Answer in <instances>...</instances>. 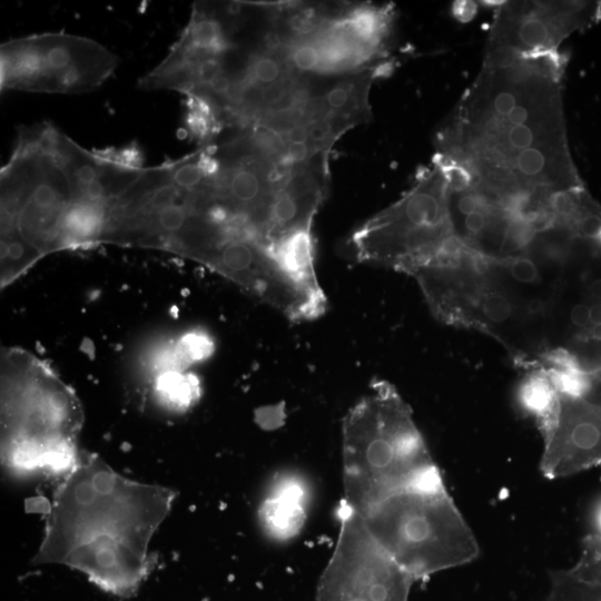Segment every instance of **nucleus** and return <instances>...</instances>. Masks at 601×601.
I'll return each instance as SVG.
<instances>
[{"instance_id": "nucleus-1", "label": "nucleus", "mask_w": 601, "mask_h": 601, "mask_svg": "<svg viewBox=\"0 0 601 601\" xmlns=\"http://www.w3.org/2000/svg\"><path fill=\"white\" fill-rule=\"evenodd\" d=\"M558 51L485 55L482 69L435 136V158L502 198L582 188L563 110Z\"/></svg>"}, {"instance_id": "nucleus-2", "label": "nucleus", "mask_w": 601, "mask_h": 601, "mask_svg": "<svg viewBox=\"0 0 601 601\" xmlns=\"http://www.w3.org/2000/svg\"><path fill=\"white\" fill-rule=\"evenodd\" d=\"M174 492L117 474L82 455L58 487L35 563H60L119 597L136 592L151 569L149 541Z\"/></svg>"}, {"instance_id": "nucleus-3", "label": "nucleus", "mask_w": 601, "mask_h": 601, "mask_svg": "<svg viewBox=\"0 0 601 601\" xmlns=\"http://www.w3.org/2000/svg\"><path fill=\"white\" fill-rule=\"evenodd\" d=\"M343 460L345 505L358 515L439 471L410 407L385 381L347 413Z\"/></svg>"}, {"instance_id": "nucleus-4", "label": "nucleus", "mask_w": 601, "mask_h": 601, "mask_svg": "<svg viewBox=\"0 0 601 601\" xmlns=\"http://www.w3.org/2000/svg\"><path fill=\"white\" fill-rule=\"evenodd\" d=\"M374 540L413 579L463 565L477 541L440 472L401 489L359 515Z\"/></svg>"}, {"instance_id": "nucleus-5", "label": "nucleus", "mask_w": 601, "mask_h": 601, "mask_svg": "<svg viewBox=\"0 0 601 601\" xmlns=\"http://www.w3.org/2000/svg\"><path fill=\"white\" fill-rule=\"evenodd\" d=\"M345 247L355 262L413 277L459 253L443 165L433 158L397 201L352 231Z\"/></svg>"}, {"instance_id": "nucleus-6", "label": "nucleus", "mask_w": 601, "mask_h": 601, "mask_svg": "<svg viewBox=\"0 0 601 601\" xmlns=\"http://www.w3.org/2000/svg\"><path fill=\"white\" fill-rule=\"evenodd\" d=\"M57 131L47 121L22 126L0 171L2 240H20L30 250L59 248L62 218L78 199Z\"/></svg>"}, {"instance_id": "nucleus-7", "label": "nucleus", "mask_w": 601, "mask_h": 601, "mask_svg": "<svg viewBox=\"0 0 601 601\" xmlns=\"http://www.w3.org/2000/svg\"><path fill=\"white\" fill-rule=\"evenodd\" d=\"M118 57L89 38L45 32L11 39L0 48L1 90L85 93L115 72Z\"/></svg>"}, {"instance_id": "nucleus-8", "label": "nucleus", "mask_w": 601, "mask_h": 601, "mask_svg": "<svg viewBox=\"0 0 601 601\" xmlns=\"http://www.w3.org/2000/svg\"><path fill=\"white\" fill-rule=\"evenodd\" d=\"M4 397L2 457L7 467L20 474L45 471L51 450L75 444L80 417L63 387L30 382L12 386Z\"/></svg>"}, {"instance_id": "nucleus-9", "label": "nucleus", "mask_w": 601, "mask_h": 601, "mask_svg": "<svg viewBox=\"0 0 601 601\" xmlns=\"http://www.w3.org/2000/svg\"><path fill=\"white\" fill-rule=\"evenodd\" d=\"M413 580L374 540L361 516L345 505L319 601H407Z\"/></svg>"}, {"instance_id": "nucleus-10", "label": "nucleus", "mask_w": 601, "mask_h": 601, "mask_svg": "<svg viewBox=\"0 0 601 601\" xmlns=\"http://www.w3.org/2000/svg\"><path fill=\"white\" fill-rule=\"evenodd\" d=\"M588 1H506L494 16L485 55L555 52L572 32L600 17Z\"/></svg>"}, {"instance_id": "nucleus-11", "label": "nucleus", "mask_w": 601, "mask_h": 601, "mask_svg": "<svg viewBox=\"0 0 601 601\" xmlns=\"http://www.w3.org/2000/svg\"><path fill=\"white\" fill-rule=\"evenodd\" d=\"M492 263L452 272L437 296L439 319L446 324L476 328L501 341L508 326L522 314L532 316L521 302L493 275Z\"/></svg>"}, {"instance_id": "nucleus-12", "label": "nucleus", "mask_w": 601, "mask_h": 601, "mask_svg": "<svg viewBox=\"0 0 601 601\" xmlns=\"http://www.w3.org/2000/svg\"><path fill=\"white\" fill-rule=\"evenodd\" d=\"M540 432L545 477H565L601 463L600 404L560 391L555 412Z\"/></svg>"}, {"instance_id": "nucleus-13", "label": "nucleus", "mask_w": 601, "mask_h": 601, "mask_svg": "<svg viewBox=\"0 0 601 601\" xmlns=\"http://www.w3.org/2000/svg\"><path fill=\"white\" fill-rule=\"evenodd\" d=\"M391 62L384 61L365 70L344 76L313 100L338 139L345 131L371 119L368 95L376 78L388 73Z\"/></svg>"}, {"instance_id": "nucleus-14", "label": "nucleus", "mask_w": 601, "mask_h": 601, "mask_svg": "<svg viewBox=\"0 0 601 601\" xmlns=\"http://www.w3.org/2000/svg\"><path fill=\"white\" fill-rule=\"evenodd\" d=\"M303 501L304 491L298 483H282L260 508L265 529L278 539H289L297 534L306 519Z\"/></svg>"}, {"instance_id": "nucleus-15", "label": "nucleus", "mask_w": 601, "mask_h": 601, "mask_svg": "<svg viewBox=\"0 0 601 601\" xmlns=\"http://www.w3.org/2000/svg\"><path fill=\"white\" fill-rule=\"evenodd\" d=\"M525 370L526 374L518 390V401L535 418L540 428L554 414L560 391L552 374L539 358Z\"/></svg>"}, {"instance_id": "nucleus-16", "label": "nucleus", "mask_w": 601, "mask_h": 601, "mask_svg": "<svg viewBox=\"0 0 601 601\" xmlns=\"http://www.w3.org/2000/svg\"><path fill=\"white\" fill-rule=\"evenodd\" d=\"M184 126L199 147L215 144L225 125L214 106L201 97L188 95L185 99Z\"/></svg>"}, {"instance_id": "nucleus-17", "label": "nucleus", "mask_w": 601, "mask_h": 601, "mask_svg": "<svg viewBox=\"0 0 601 601\" xmlns=\"http://www.w3.org/2000/svg\"><path fill=\"white\" fill-rule=\"evenodd\" d=\"M156 392L164 403L180 410L189 407L200 394L197 378L178 372L162 374L157 380Z\"/></svg>"}, {"instance_id": "nucleus-18", "label": "nucleus", "mask_w": 601, "mask_h": 601, "mask_svg": "<svg viewBox=\"0 0 601 601\" xmlns=\"http://www.w3.org/2000/svg\"><path fill=\"white\" fill-rule=\"evenodd\" d=\"M546 601H601V584L584 581L570 570L552 571Z\"/></svg>"}, {"instance_id": "nucleus-19", "label": "nucleus", "mask_w": 601, "mask_h": 601, "mask_svg": "<svg viewBox=\"0 0 601 601\" xmlns=\"http://www.w3.org/2000/svg\"><path fill=\"white\" fill-rule=\"evenodd\" d=\"M569 570L584 581L601 584V535L591 533L584 539L581 555Z\"/></svg>"}, {"instance_id": "nucleus-20", "label": "nucleus", "mask_w": 601, "mask_h": 601, "mask_svg": "<svg viewBox=\"0 0 601 601\" xmlns=\"http://www.w3.org/2000/svg\"><path fill=\"white\" fill-rule=\"evenodd\" d=\"M495 265L512 280L522 285H534L542 279L540 264L531 256H518Z\"/></svg>"}, {"instance_id": "nucleus-21", "label": "nucleus", "mask_w": 601, "mask_h": 601, "mask_svg": "<svg viewBox=\"0 0 601 601\" xmlns=\"http://www.w3.org/2000/svg\"><path fill=\"white\" fill-rule=\"evenodd\" d=\"M211 347L208 336L193 333L181 338L179 354L186 362H198L210 354Z\"/></svg>"}, {"instance_id": "nucleus-22", "label": "nucleus", "mask_w": 601, "mask_h": 601, "mask_svg": "<svg viewBox=\"0 0 601 601\" xmlns=\"http://www.w3.org/2000/svg\"><path fill=\"white\" fill-rule=\"evenodd\" d=\"M570 319L577 327H587L590 324L589 306L583 303L574 305L570 312Z\"/></svg>"}, {"instance_id": "nucleus-23", "label": "nucleus", "mask_w": 601, "mask_h": 601, "mask_svg": "<svg viewBox=\"0 0 601 601\" xmlns=\"http://www.w3.org/2000/svg\"><path fill=\"white\" fill-rule=\"evenodd\" d=\"M589 319L591 325L601 324V303L589 306Z\"/></svg>"}, {"instance_id": "nucleus-24", "label": "nucleus", "mask_w": 601, "mask_h": 601, "mask_svg": "<svg viewBox=\"0 0 601 601\" xmlns=\"http://www.w3.org/2000/svg\"><path fill=\"white\" fill-rule=\"evenodd\" d=\"M592 522L594 526L593 534L601 535V500L597 503L593 515H592Z\"/></svg>"}, {"instance_id": "nucleus-25", "label": "nucleus", "mask_w": 601, "mask_h": 601, "mask_svg": "<svg viewBox=\"0 0 601 601\" xmlns=\"http://www.w3.org/2000/svg\"><path fill=\"white\" fill-rule=\"evenodd\" d=\"M590 292L592 294L593 297L598 298V299H601V278L599 279H595L591 286H590Z\"/></svg>"}, {"instance_id": "nucleus-26", "label": "nucleus", "mask_w": 601, "mask_h": 601, "mask_svg": "<svg viewBox=\"0 0 601 601\" xmlns=\"http://www.w3.org/2000/svg\"><path fill=\"white\" fill-rule=\"evenodd\" d=\"M589 335L592 339L601 342V324L592 325Z\"/></svg>"}, {"instance_id": "nucleus-27", "label": "nucleus", "mask_w": 601, "mask_h": 601, "mask_svg": "<svg viewBox=\"0 0 601 601\" xmlns=\"http://www.w3.org/2000/svg\"><path fill=\"white\" fill-rule=\"evenodd\" d=\"M597 404H600V405H601V403H597Z\"/></svg>"}]
</instances>
